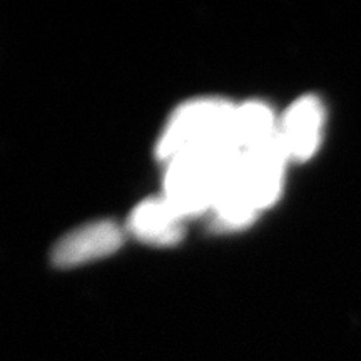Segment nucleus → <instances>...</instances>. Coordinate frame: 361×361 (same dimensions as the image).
Wrapping results in <instances>:
<instances>
[{
    "mask_svg": "<svg viewBox=\"0 0 361 361\" xmlns=\"http://www.w3.org/2000/svg\"><path fill=\"white\" fill-rule=\"evenodd\" d=\"M233 112L234 104L219 97L192 99L179 106L159 135L157 159L166 164L189 152L214 147L236 149L231 141Z\"/></svg>",
    "mask_w": 361,
    "mask_h": 361,
    "instance_id": "f257e3e1",
    "label": "nucleus"
},
{
    "mask_svg": "<svg viewBox=\"0 0 361 361\" xmlns=\"http://www.w3.org/2000/svg\"><path fill=\"white\" fill-rule=\"evenodd\" d=\"M239 154L231 147H216L174 157L164 164L162 196L186 221L207 216L219 180Z\"/></svg>",
    "mask_w": 361,
    "mask_h": 361,
    "instance_id": "f03ea898",
    "label": "nucleus"
},
{
    "mask_svg": "<svg viewBox=\"0 0 361 361\" xmlns=\"http://www.w3.org/2000/svg\"><path fill=\"white\" fill-rule=\"evenodd\" d=\"M288 162L290 159L279 146L278 135L264 146L239 154V179L259 213L273 206L281 196Z\"/></svg>",
    "mask_w": 361,
    "mask_h": 361,
    "instance_id": "7ed1b4c3",
    "label": "nucleus"
},
{
    "mask_svg": "<svg viewBox=\"0 0 361 361\" xmlns=\"http://www.w3.org/2000/svg\"><path fill=\"white\" fill-rule=\"evenodd\" d=\"M124 231L114 221H94L67 233L52 250V263L74 268L107 258L123 246Z\"/></svg>",
    "mask_w": 361,
    "mask_h": 361,
    "instance_id": "20e7f679",
    "label": "nucleus"
},
{
    "mask_svg": "<svg viewBox=\"0 0 361 361\" xmlns=\"http://www.w3.org/2000/svg\"><path fill=\"white\" fill-rule=\"evenodd\" d=\"M324 111L314 96L300 97L278 117V142L290 161H308L322 142Z\"/></svg>",
    "mask_w": 361,
    "mask_h": 361,
    "instance_id": "39448f33",
    "label": "nucleus"
},
{
    "mask_svg": "<svg viewBox=\"0 0 361 361\" xmlns=\"http://www.w3.org/2000/svg\"><path fill=\"white\" fill-rule=\"evenodd\" d=\"M184 224L186 219L161 194L134 207L128 221V231L147 245L174 246L184 236Z\"/></svg>",
    "mask_w": 361,
    "mask_h": 361,
    "instance_id": "423d86ee",
    "label": "nucleus"
},
{
    "mask_svg": "<svg viewBox=\"0 0 361 361\" xmlns=\"http://www.w3.org/2000/svg\"><path fill=\"white\" fill-rule=\"evenodd\" d=\"M238 161L239 157L219 180L213 204L207 213L211 228L214 231H239V229L251 226L259 216V209L247 196L246 189L239 179Z\"/></svg>",
    "mask_w": 361,
    "mask_h": 361,
    "instance_id": "0eeeda50",
    "label": "nucleus"
},
{
    "mask_svg": "<svg viewBox=\"0 0 361 361\" xmlns=\"http://www.w3.org/2000/svg\"><path fill=\"white\" fill-rule=\"evenodd\" d=\"M278 135V117L268 104L247 101L234 106L231 141L239 152L264 146Z\"/></svg>",
    "mask_w": 361,
    "mask_h": 361,
    "instance_id": "6e6552de",
    "label": "nucleus"
}]
</instances>
